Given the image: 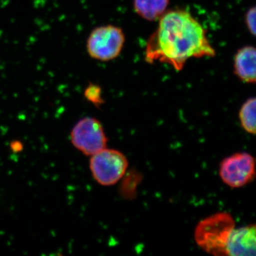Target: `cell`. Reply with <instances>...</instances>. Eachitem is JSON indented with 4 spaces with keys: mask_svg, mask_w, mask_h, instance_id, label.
<instances>
[{
    "mask_svg": "<svg viewBox=\"0 0 256 256\" xmlns=\"http://www.w3.org/2000/svg\"><path fill=\"white\" fill-rule=\"evenodd\" d=\"M159 20L144 50L148 64H168L180 72L190 58L215 56L206 30L188 12L170 10Z\"/></svg>",
    "mask_w": 256,
    "mask_h": 256,
    "instance_id": "cell-1",
    "label": "cell"
},
{
    "mask_svg": "<svg viewBox=\"0 0 256 256\" xmlns=\"http://www.w3.org/2000/svg\"><path fill=\"white\" fill-rule=\"evenodd\" d=\"M235 228V220L230 214L218 212L197 224L194 240L198 247L210 255L227 256V242Z\"/></svg>",
    "mask_w": 256,
    "mask_h": 256,
    "instance_id": "cell-2",
    "label": "cell"
},
{
    "mask_svg": "<svg viewBox=\"0 0 256 256\" xmlns=\"http://www.w3.org/2000/svg\"><path fill=\"white\" fill-rule=\"evenodd\" d=\"M126 36L122 28L104 25L92 30L87 38L86 50L90 58L110 62L118 58L124 48Z\"/></svg>",
    "mask_w": 256,
    "mask_h": 256,
    "instance_id": "cell-3",
    "label": "cell"
},
{
    "mask_svg": "<svg viewBox=\"0 0 256 256\" xmlns=\"http://www.w3.org/2000/svg\"><path fill=\"white\" fill-rule=\"evenodd\" d=\"M92 178L102 186H112L120 181L128 168L127 158L117 150H104L92 154L90 160Z\"/></svg>",
    "mask_w": 256,
    "mask_h": 256,
    "instance_id": "cell-4",
    "label": "cell"
},
{
    "mask_svg": "<svg viewBox=\"0 0 256 256\" xmlns=\"http://www.w3.org/2000/svg\"><path fill=\"white\" fill-rule=\"evenodd\" d=\"M70 141L76 149L87 156L107 148L108 139L98 120L84 118L74 126L70 132Z\"/></svg>",
    "mask_w": 256,
    "mask_h": 256,
    "instance_id": "cell-5",
    "label": "cell"
},
{
    "mask_svg": "<svg viewBox=\"0 0 256 256\" xmlns=\"http://www.w3.org/2000/svg\"><path fill=\"white\" fill-rule=\"evenodd\" d=\"M255 175V159L249 153H236L220 164V178L229 188H242L252 182Z\"/></svg>",
    "mask_w": 256,
    "mask_h": 256,
    "instance_id": "cell-6",
    "label": "cell"
},
{
    "mask_svg": "<svg viewBox=\"0 0 256 256\" xmlns=\"http://www.w3.org/2000/svg\"><path fill=\"white\" fill-rule=\"evenodd\" d=\"M256 250L255 224L234 228L227 242V256H254Z\"/></svg>",
    "mask_w": 256,
    "mask_h": 256,
    "instance_id": "cell-7",
    "label": "cell"
},
{
    "mask_svg": "<svg viewBox=\"0 0 256 256\" xmlns=\"http://www.w3.org/2000/svg\"><path fill=\"white\" fill-rule=\"evenodd\" d=\"M234 74L246 84H255L256 80V50L255 47H242L234 56Z\"/></svg>",
    "mask_w": 256,
    "mask_h": 256,
    "instance_id": "cell-8",
    "label": "cell"
},
{
    "mask_svg": "<svg viewBox=\"0 0 256 256\" xmlns=\"http://www.w3.org/2000/svg\"><path fill=\"white\" fill-rule=\"evenodd\" d=\"M170 0H134L133 8L140 18L146 21L160 20L166 12Z\"/></svg>",
    "mask_w": 256,
    "mask_h": 256,
    "instance_id": "cell-9",
    "label": "cell"
},
{
    "mask_svg": "<svg viewBox=\"0 0 256 256\" xmlns=\"http://www.w3.org/2000/svg\"><path fill=\"white\" fill-rule=\"evenodd\" d=\"M256 98H250L244 102L239 110V120L244 130L250 134L256 133Z\"/></svg>",
    "mask_w": 256,
    "mask_h": 256,
    "instance_id": "cell-10",
    "label": "cell"
},
{
    "mask_svg": "<svg viewBox=\"0 0 256 256\" xmlns=\"http://www.w3.org/2000/svg\"><path fill=\"white\" fill-rule=\"evenodd\" d=\"M84 96L88 100L92 102L94 105L100 106L104 102L102 98V90L99 86L94 84H90L84 92Z\"/></svg>",
    "mask_w": 256,
    "mask_h": 256,
    "instance_id": "cell-11",
    "label": "cell"
},
{
    "mask_svg": "<svg viewBox=\"0 0 256 256\" xmlns=\"http://www.w3.org/2000/svg\"><path fill=\"white\" fill-rule=\"evenodd\" d=\"M256 6H252L248 10L245 15L246 25L248 30H249L250 33L252 36L256 35Z\"/></svg>",
    "mask_w": 256,
    "mask_h": 256,
    "instance_id": "cell-12",
    "label": "cell"
}]
</instances>
